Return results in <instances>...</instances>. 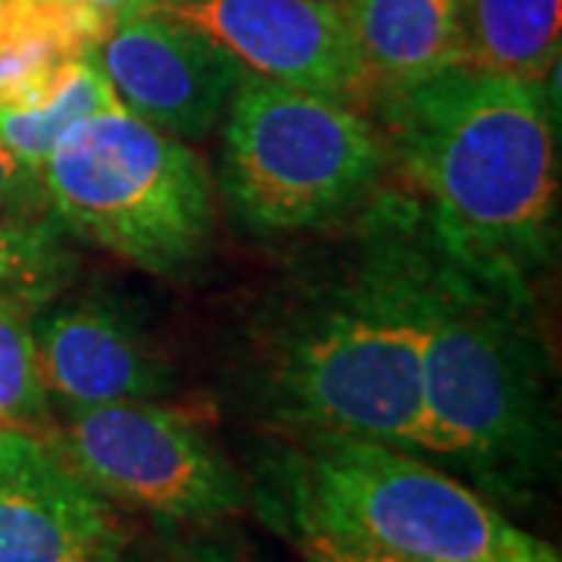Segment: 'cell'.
<instances>
[{"label": "cell", "instance_id": "cell-1", "mask_svg": "<svg viewBox=\"0 0 562 562\" xmlns=\"http://www.w3.org/2000/svg\"><path fill=\"white\" fill-rule=\"evenodd\" d=\"M387 154L428 206V235L462 269L513 288L557 257L560 154L547 85L475 66L375 103Z\"/></svg>", "mask_w": 562, "mask_h": 562}, {"label": "cell", "instance_id": "cell-2", "mask_svg": "<svg viewBox=\"0 0 562 562\" xmlns=\"http://www.w3.org/2000/svg\"><path fill=\"white\" fill-rule=\"evenodd\" d=\"M419 331L425 457L450 462L497 506H528L557 482L560 425L528 291L462 269L403 225Z\"/></svg>", "mask_w": 562, "mask_h": 562}, {"label": "cell", "instance_id": "cell-3", "mask_svg": "<svg viewBox=\"0 0 562 562\" xmlns=\"http://www.w3.org/2000/svg\"><path fill=\"white\" fill-rule=\"evenodd\" d=\"M350 272L288 294L254 331L250 394L284 431H325L425 457L419 331L403 225Z\"/></svg>", "mask_w": 562, "mask_h": 562}, {"label": "cell", "instance_id": "cell-4", "mask_svg": "<svg viewBox=\"0 0 562 562\" xmlns=\"http://www.w3.org/2000/svg\"><path fill=\"white\" fill-rule=\"evenodd\" d=\"M254 487L262 519L419 562H562L475 487L397 447L288 431Z\"/></svg>", "mask_w": 562, "mask_h": 562}, {"label": "cell", "instance_id": "cell-5", "mask_svg": "<svg viewBox=\"0 0 562 562\" xmlns=\"http://www.w3.org/2000/svg\"><path fill=\"white\" fill-rule=\"evenodd\" d=\"M38 176L60 220L144 272L179 276L213 238L203 162L122 103L72 125Z\"/></svg>", "mask_w": 562, "mask_h": 562}, {"label": "cell", "instance_id": "cell-6", "mask_svg": "<svg viewBox=\"0 0 562 562\" xmlns=\"http://www.w3.org/2000/svg\"><path fill=\"white\" fill-rule=\"evenodd\" d=\"M222 191L257 232L344 216L382 176L387 144L360 110L244 72L228 103Z\"/></svg>", "mask_w": 562, "mask_h": 562}, {"label": "cell", "instance_id": "cell-7", "mask_svg": "<svg viewBox=\"0 0 562 562\" xmlns=\"http://www.w3.org/2000/svg\"><path fill=\"white\" fill-rule=\"evenodd\" d=\"M54 447L101 497L160 522L222 525L250 506V487L216 443L154 401L69 406Z\"/></svg>", "mask_w": 562, "mask_h": 562}, {"label": "cell", "instance_id": "cell-8", "mask_svg": "<svg viewBox=\"0 0 562 562\" xmlns=\"http://www.w3.org/2000/svg\"><path fill=\"white\" fill-rule=\"evenodd\" d=\"M135 13H162L216 38L262 79L366 110L375 103L341 10L313 0H140Z\"/></svg>", "mask_w": 562, "mask_h": 562}, {"label": "cell", "instance_id": "cell-9", "mask_svg": "<svg viewBox=\"0 0 562 562\" xmlns=\"http://www.w3.org/2000/svg\"><path fill=\"white\" fill-rule=\"evenodd\" d=\"M91 63L132 116L184 144L220 125L247 72L220 41L162 13L120 16Z\"/></svg>", "mask_w": 562, "mask_h": 562}, {"label": "cell", "instance_id": "cell-10", "mask_svg": "<svg viewBox=\"0 0 562 562\" xmlns=\"http://www.w3.org/2000/svg\"><path fill=\"white\" fill-rule=\"evenodd\" d=\"M122 525L54 441L0 428V562H120Z\"/></svg>", "mask_w": 562, "mask_h": 562}, {"label": "cell", "instance_id": "cell-11", "mask_svg": "<svg viewBox=\"0 0 562 562\" xmlns=\"http://www.w3.org/2000/svg\"><path fill=\"white\" fill-rule=\"evenodd\" d=\"M47 394L69 406L160 401L172 394V369L135 322L106 301H79L32 325Z\"/></svg>", "mask_w": 562, "mask_h": 562}, {"label": "cell", "instance_id": "cell-12", "mask_svg": "<svg viewBox=\"0 0 562 562\" xmlns=\"http://www.w3.org/2000/svg\"><path fill=\"white\" fill-rule=\"evenodd\" d=\"M341 13L375 103L460 63L457 0H347Z\"/></svg>", "mask_w": 562, "mask_h": 562}, {"label": "cell", "instance_id": "cell-13", "mask_svg": "<svg viewBox=\"0 0 562 562\" xmlns=\"http://www.w3.org/2000/svg\"><path fill=\"white\" fill-rule=\"evenodd\" d=\"M113 16L79 0H0V106H29L57 69L91 60Z\"/></svg>", "mask_w": 562, "mask_h": 562}, {"label": "cell", "instance_id": "cell-14", "mask_svg": "<svg viewBox=\"0 0 562 562\" xmlns=\"http://www.w3.org/2000/svg\"><path fill=\"white\" fill-rule=\"evenodd\" d=\"M460 63L519 81L557 76L562 0H457Z\"/></svg>", "mask_w": 562, "mask_h": 562}, {"label": "cell", "instance_id": "cell-15", "mask_svg": "<svg viewBox=\"0 0 562 562\" xmlns=\"http://www.w3.org/2000/svg\"><path fill=\"white\" fill-rule=\"evenodd\" d=\"M116 101L110 81L91 60H72L57 69L38 101L29 106H0V140L32 172H41L57 140Z\"/></svg>", "mask_w": 562, "mask_h": 562}, {"label": "cell", "instance_id": "cell-16", "mask_svg": "<svg viewBox=\"0 0 562 562\" xmlns=\"http://www.w3.org/2000/svg\"><path fill=\"white\" fill-rule=\"evenodd\" d=\"M41 379L32 322L16 288L0 294V428H16L54 441L50 401Z\"/></svg>", "mask_w": 562, "mask_h": 562}, {"label": "cell", "instance_id": "cell-17", "mask_svg": "<svg viewBox=\"0 0 562 562\" xmlns=\"http://www.w3.org/2000/svg\"><path fill=\"white\" fill-rule=\"evenodd\" d=\"M160 562H262L241 541H232L220 525L162 522Z\"/></svg>", "mask_w": 562, "mask_h": 562}, {"label": "cell", "instance_id": "cell-18", "mask_svg": "<svg viewBox=\"0 0 562 562\" xmlns=\"http://www.w3.org/2000/svg\"><path fill=\"white\" fill-rule=\"evenodd\" d=\"M281 535L294 543V550H297V557L303 562H419L384 553V550H372V547H362V543L344 541V538H331V535H322V531L288 528Z\"/></svg>", "mask_w": 562, "mask_h": 562}, {"label": "cell", "instance_id": "cell-19", "mask_svg": "<svg viewBox=\"0 0 562 562\" xmlns=\"http://www.w3.org/2000/svg\"><path fill=\"white\" fill-rule=\"evenodd\" d=\"M35 181H41L38 172L25 169V166L10 154V147L0 140V222L22 228L16 220L22 216L25 203L32 198V191H35Z\"/></svg>", "mask_w": 562, "mask_h": 562}, {"label": "cell", "instance_id": "cell-20", "mask_svg": "<svg viewBox=\"0 0 562 562\" xmlns=\"http://www.w3.org/2000/svg\"><path fill=\"white\" fill-rule=\"evenodd\" d=\"M35 244L25 235V228L0 222V276L13 281H25L32 272Z\"/></svg>", "mask_w": 562, "mask_h": 562}, {"label": "cell", "instance_id": "cell-21", "mask_svg": "<svg viewBox=\"0 0 562 562\" xmlns=\"http://www.w3.org/2000/svg\"><path fill=\"white\" fill-rule=\"evenodd\" d=\"M79 3H85V7H94V10H103L106 16L120 20V16L135 13V7H138L140 0H79Z\"/></svg>", "mask_w": 562, "mask_h": 562}, {"label": "cell", "instance_id": "cell-22", "mask_svg": "<svg viewBox=\"0 0 562 562\" xmlns=\"http://www.w3.org/2000/svg\"><path fill=\"white\" fill-rule=\"evenodd\" d=\"M16 284H20V281L3 279V276H0V294H3V291H10V288H16Z\"/></svg>", "mask_w": 562, "mask_h": 562}, {"label": "cell", "instance_id": "cell-23", "mask_svg": "<svg viewBox=\"0 0 562 562\" xmlns=\"http://www.w3.org/2000/svg\"><path fill=\"white\" fill-rule=\"evenodd\" d=\"M313 3H325V7H335V10H344L347 0H313Z\"/></svg>", "mask_w": 562, "mask_h": 562}]
</instances>
